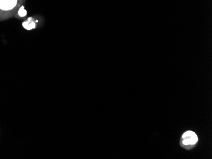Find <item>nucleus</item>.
I'll list each match as a JSON object with an SVG mask.
<instances>
[{"instance_id": "20e7f679", "label": "nucleus", "mask_w": 212, "mask_h": 159, "mask_svg": "<svg viewBox=\"0 0 212 159\" xmlns=\"http://www.w3.org/2000/svg\"><path fill=\"white\" fill-rule=\"evenodd\" d=\"M26 15H27V12L24 9V6H22L21 7V8L19 9V10H18V15L20 16V17H24Z\"/></svg>"}, {"instance_id": "f257e3e1", "label": "nucleus", "mask_w": 212, "mask_h": 159, "mask_svg": "<svg viewBox=\"0 0 212 159\" xmlns=\"http://www.w3.org/2000/svg\"><path fill=\"white\" fill-rule=\"evenodd\" d=\"M198 137L194 132L189 131L185 132L182 136L181 144L185 148L193 147L198 142Z\"/></svg>"}, {"instance_id": "f03ea898", "label": "nucleus", "mask_w": 212, "mask_h": 159, "mask_svg": "<svg viewBox=\"0 0 212 159\" xmlns=\"http://www.w3.org/2000/svg\"><path fill=\"white\" fill-rule=\"evenodd\" d=\"M18 0H0V10L9 11L13 10L17 4Z\"/></svg>"}, {"instance_id": "7ed1b4c3", "label": "nucleus", "mask_w": 212, "mask_h": 159, "mask_svg": "<svg viewBox=\"0 0 212 159\" xmlns=\"http://www.w3.org/2000/svg\"><path fill=\"white\" fill-rule=\"evenodd\" d=\"M22 26L27 30H32L36 27V24L32 18H29L22 23Z\"/></svg>"}]
</instances>
